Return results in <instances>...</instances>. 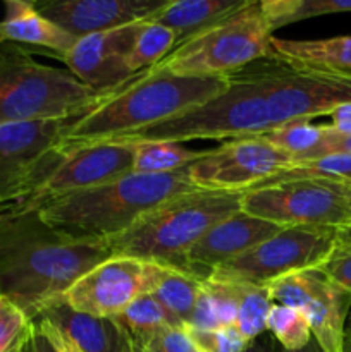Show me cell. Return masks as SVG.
I'll return each mask as SVG.
<instances>
[{
    "label": "cell",
    "instance_id": "cell-1",
    "mask_svg": "<svg viewBox=\"0 0 351 352\" xmlns=\"http://www.w3.org/2000/svg\"><path fill=\"white\" fill-rule=\"evenodd\" d=\"M226 78L227 88L210 102L109 143L258 138L351 103V78L312 71L272 50Z\"/></svg>",
    "mask_w": 351,
    "mask_h": 352
},
{
    "label": "cell",
    "instance_id": "cell-2",
    "mask_svg": "<svg viewBox=\"0 0 351 352\" xmlns=\"http://www.w3.org/2000/svg\"><path fill=\"white\" fill-rule=\"evenodd\" d=\"M110 256L105 243L67 239L33 208L0 213V296L31 320Z\"/></svg>",
    "mask_w": 351,
    "mask_h": 352
},
{
    "label": "cell",
    "instance_id": "cell-3",
    "mask_svg": "<svg viewBox=\"0 0 351 352\" xmlns=\"http://www.w3.org/2000/svg\"><path fill=\"white\" fill-rule=\"evenodd\" d=\"M226 88V76H178L151 67L76 120L57 148L109 143L124 134L182 116L215 98Z\"/></svg>",
    "mask_w": 351,
    "mask_h": 352
},
{
    "label": "cell",
    "instance_id": "cell-4",
    "mask_svg": "<svg viewBox=\"0 0 351 352\" xmlns=\"http://www.w3.org/2000/svg\"><path fill=\"white\" fill-rule=\"evenodd\" d=\"M186 168L172 174L131 172L107 184L58 196L33 210L67 239L105 243L151 210L196 191Z\"/></svg>",
    "mask_w": 351,
    "mask_h": 352
},
{
    "label": "cell",
    "instance_id": "cell-5",
    "mask_svg": "<svg viewBox=\"0 0 351 352\" xmlns=\"http://www.w3.org/2000/svg\"><path fill=\"white\" fill-rule=\"evenodd\" d=\"M117 89L96 91L21 45L0 43V126L83 117Z\"/></svg>",
    "mask_w": 351,
    "mask_h": 352
},
{
    "label": "cell",
    "instance_id": "cell-6",
    "mask_svg": "<svg viewBox=\"0 0 351 352\" xmlns=\"http://www.w3.org/2000/svg\"><path fill=\"white\" fill-rule=\"evenodd\" d=\"M243 192L196 191L164 203L105 241L112 256H134L182 268L188 251L220 220L241 210Z\"/></svg>",
    "mask_w": 351,
    "mask_h": 352
},
{
    "label": "cell",
    "instance_id": "cell-7",
    "mask_svg": "<svg viewBox=\"0 0 351 352\" xmlns=\"http://www.w3.org/2000/svg\"><path fill=\"white\" fill-rule=\"evenodd\" d=\"M272 33L262 2L243 0L236 9L178 45L155 67L178 76H227L267 55Z\"/></svg>",
    "mask_w": 351,
    "mask_h": 352
},
{
    "label": "cell",
    "instance_id": "cell-8",
    "mask_svg": "<svg viewBox=\"0 0 351 352\" xmlns=\"http://www.w3.org/2000/svg\"><path fill=\"white\" fill-rule=\"evenodd\" d=\"M337 236L336 227H286L246 253L213 268L205 278L267 287L286 275L317 270L336 248Z\"/></svg>",
    "mask_w": 351,
    "mask_h": 352
},
{
    "label": "cell",
    "instance_id": "cell-9",
    "mask_svg": "<svg viewBox=\"0 0 351 352\" xmlns=\"http://www.w3.org/2000/svg\"><path fill=\"white\" fill-rule=\"evenodd\" d=\"M351 186L323 179H284L241 196V212L281 227L350 226Z\"/></svg>",
    "mask_w": 351,
    "mask_h": 352
},
{
    "label": "cell",
    "instance_id": "cell-10",
    "mask_svg": "<svg viewBox=\"0 0 351 352\" xmlns=\"http://www.w3.org/2000/svg\"><path fill=\"white\" fill-rule=\"evenodd\" d=\"M169 265L134 256H110L74 282L62 299L76 311L116 318L131 302L151 294Z\"/></svg>",
    "mask_w": 351,
    "mask_h": 352
},
{
    "label": "cell",
    "instance_id": "cell-11",
    "mask_svg": "<svg viewBox=\"0 0 351 352\" xmlns=\"http://www.w3.org/2000/svg\"><path fill=\"white\" fill-rule=\"evenodd\" d=\"M292 164L291 155L258 136L231 140L206 150L186 170L191 184L200 191L246 192Z\"/></svg>",
    "mask_w": 351,
    "mask_h": 352
},
{
    "label": "cell",
    "instance_id": "cell-12",
    "mask_svg": "<svg viewBox=\"0 0 351 352\" xmlns=\"http://www.w3.org/2000/svg\"><path fill=\"white\" fill-rule=\"evenodd\" d=\"M272 305L295 308L308 320L312 337L322 352H344V333L351 313V294L319 270L286 275L267 285Z\"/></svg>",
    "mask_w": 351,
    "mask_h": 352
},
{
    "label": "cell",
    "instance_id": "cell-13",
    "mask_svg": "<svg viewBox=\"0 0 351 352\" xmlns=\"http://www.w3.org/2000/svg\"><path fill=\"white\" fill-rule=\"evenodd\" d=\"M57 160L48 168L26 208H38L58 196L96 188L133 172V144L95 143L57 148Z\"/></svg>",
    "mask_w": 351,
    "mask_h": 352
},
{
    "label": "cell",
    "instance_id": "cell-14",
    "mask_svg": "<svg viewBox=\"0 0 351 352\" xmlns=\"http://www.w3.org/2000/svg\"><path fill=\"white\" fill-rule=\"evenodd\" d=\"M141 24L143 21L78 38L71 50L54 57L64 62L74 78L96 91L120 88L138 76L131 74L127 55Z\"/></svg>",
    "mask_w": 351,
    "mask_h": 352
},
{
    "label": "cell",
    "instance_id": "cell-15",
    "mask_svg": "<svg viewBox=\"0 0 351 352\" xmlns=\"http://www.w3.org/2000/svg\"><path fill=\"white\" fill-rule=\"evenodd\" d=\"M167 0H45L34 2L47 19L74 38L148 21Z\"/></svg>",
    "mask_w": 351,
    "mask_h": 352
},
{
    "label": "cell",
    "instance_id": "cell-16",
    "mask_svg": "<svg viewBox=\"0 0 351 352\" xmlns=\"http://www.w3.org/2000/svg\"><path fill=\"white\" fill-rule=\"evenodd\" d=\"M282 229L284 227L265 222L240 210L215 223L188 251L181 270L205 278L213 268L246 253L262 241L281 232Z\"/></svg>",
    "mask_w": 351,
    "mask_h": 352
},
{
    "label": "cell",
    "instance_id": "cell-17",
    "mask_svg": "<svg viewBox=\"0 0 351 352\" xmlns=\"http://www.w3.org/2000/svg\"><path fill=\"white\" fill-rule=\"evenodd\" d=\"M34 320L57 327L83 352H136L131 337L116 318L76 311L62 298L45 306Z\"/></svg>",
    "mask_w": 351,
    "mask_h": 352
},
{
    "label": "cell",
    "instance_id": "cell-18",
    "mask_svg": "<svg viewBox=\"0 0 351 352\" xmlns=\"http://www.w3.org/2000/svg\"><path fill=\"white\" fill-rule=\"evenodd\" d=\"M6 14L0 21V43L34 45L62 55L78 41L72 34L62 30L36 9L34 2L7 0Z\"/></svg>",
    "mask_w": 351,
    "mask_h": 352
},
{
    "label": "cell",
    "instance_id": "cell-19",
    "mask_svg": "<svg viewBox=\"0 0 351 352\" xmlns=\"http://www.w3.org/2000/svg\"><path fill=\"white\" fill-rule=\"evenodd\" d=\"M270 50L312 71L351 78V36L320 40H286L274 36Z\"/></svg>",
    "mask_w": 351,
    "mask_h": 352
},
{
    "label": "cell",
    "instance_id": "cell-20",
    "mask_svg": "<svg viewBox=\"0 0 351 352\" xmlns=\"http://www.w3.org/2000/svg\"><path fill=\"white\" fill-rule=\"evenodd\" d=\"M241 2L243 0H167L148 21L169 28L176 34L178 47L236 9Z\"/></svg>",
    "mask_w": 351,
    "mask_h": 352
},
{
    "label": "cell",
    "instance_id": "cell-21",
    "mask_svg": "<svg viewBox=\"0 0 351 352\" xmlns=\"http://www.w3.org/2000/svg\"><path fill=\"white\" fill-rule=\"evenodd\" d=\"M202 284L203 278L198 275L171 267L151 294L164 306L176 325L188 329L198 302Z\"/></svg>",
    "mask_w": 351,
    "mask_h": 352
},
{
    "label": "cell",
    "instance_id": "cell-22",
    "mask_svg": "<svg viewBox=\"0 0 351 352\" xmlns=\"http://www.w3.org/2000/svg\"><path fill=\"white\" fill-rule=\"evenodd\" d=\"M236 287L227 282L203 278L198 302L188 329L217 330L236 325Z\"/></svg>",
    "mask_w": 351,
    "mask_h": 352
},
{
    "label": "cell",
    "instance_id": "cell-23",
    "mask_svg": "<svg viewBox=\"0 0 351 352\" xmlns=\"http://www.w3.org/2000/svg\"><path fill=\"white\" fill-rule=\"evenodd\" d=\"M134 146L133 172L138 174H172L189 167L206 150H191L172 141H143L127 143Z\"/></svg>",
    "mask_w": 351,
    "mask_h": 352
},
{
    "label": "cell",
    "instance_id": "cell-24",
    "mask_svg": "<svg viewBox=\"0 0 351 352\" xmlns=\"http://www.w3.org/2000/svg\"><path fill=\"white\" fill-rule=\"evenodd\" d=\"M116 320L133 340L134 351L140 349L148 339H151L160 330L167 327H178L153 294L138 298L123 313H119Z\"/></svg>",
    "mask_w": 351,
    "mask_h": 352
},
{
    "label": "cell",
    "instance_id": "cell-25",
    "mask_svg": "<svg viewBox=\"0 0 351 352\" xmlns=\"http://www.w3.org/2000/svg\"><path fill=\"white\" fill-rule=\"evenodd\" d=\"M174 47L176 34L169 28L151 21H143L127 55V67L131 74L136 76L160 64L174 50Z\"/></svg>",
    "mask_w": 351,
    "mask_h": 352
},
{
    "label": "cell",
    "instance_id": "cell-26",
    "mask_svg": "<svg viewBox=\"0 0 351 352\" xmlns=\"http://www.w3.org/2000/svg\"><path fill=\"white\" fill-rule=\"evenodd\" d=\"M264 12L272 31L326 14L351 12V0H264Z\"/></svg>",
    "mask_w": 351,
    "mask_h": 352
},
{
    "label": "cell",
    "instance_id": "cell-27",
    "mask_svg": "<svg viewBox=\"0 0 351 352\" xmlns=\"http://www.w3.org/2000/svg\"><path fill=\"white\" fill-rule=\"evenodd\" d=\"M234 287H236L237 301L234 327L244 340L251 342L267 333V316L272 308L270 296H268L267 287L246 284H234Z\"/></svg>",
    "mask_w": 351,
    "mask_h": 352
},
{
    "label": "cell",
    "instance_id": "cell-28",
    "mask_svg": "<svg viewBox=\"0 0 351 352\" xmlns=\"http://www.w3.org/2000/svg\"><path fill=\"white\" fill-rule=\"evenodd\" d=\"M284 179H323V181L343 182V184L351 186V153H332L312 158V160L295 162L262 186L268 182L284 181Z\"/></svg>",
    "mask_w": 351,
    "mask_h": 352
},
{
    "label": "cell",
    "instance_id": "cell-29",
    "mask_svg": "<svg viewBox=\"0 0 351 352\" xmlns=\"http://www.w3.org/2000/svg\"><path fill=\"white\" fill-rule=\"evenodd\" d=\"M310 122L312 120H298V122L286 124V126L277 127V129L270 131L260 138H264L265 141L274 144L279 150L291 155L295 162L308 160L326 136V124L313 126Z\"/></svg>",
    "mask_w": 351,
    "mask_h": 352
},
{
    "label": "cell",
    "instance_id": "cell-30",
    "mask_svg": "<svg viewBox=\"0 0 351 352\" xmlns=\"http://www.w3.org/2000/svg\"><path fill=\"white\" fill-rule=\"evenodd\" d=\"M267 332L288 352H298L312 342L308 320L301 311L289 306L272 305L267 316Z\"/></svg>",
    "mask_w": 351,
    "mask_h": 352
},
{
    "label": "cell",
    "instance_id": "cell-31",
    "mask_svg": "<svg viewBox=\"0 0 351 352\" xmlns=\"http://www.w3.org/2000/svg\"><path fill=\"white\" fill-rule=\"evenodd\" d=\"M34 336V322L6 296H0V352H23Z\"/></svg>",
    "mask_w": 351,
    "mask_h": 352
},
{
    "label": "cell",
    "instance_id": "cell-32",
    "mask_svg": "<svg viewBox=\"0 0 351 352\" xmlns=\"http://www.w3.org/2000/svg\"><path fill=\"white\" fill-rule=\"evenodd\" d=\"M186 332L198 352H244L250 344L241 337L236 327L217 330L186 329Z\"/></svg>",
    "mask_w": 351,
    "mask_h": 352
},
{
    "label": "cell",
    "instance_id": "cell-33",
    "mask_svg": "<svg viewBox=\"0 0 351 352\" xmlns=\"http://www.w3.org/2000/svg\"><path fill=\"white\" fill-rule=\"evenodd\" d=\"M317 270L326 275L337 287L351 294V244L343 243L337 236L336 248Z\"/></svg>",
    "mask_w": 351,
    "mask_h": 352
},
{
    "label": "cell",
    "instance_id": "cell-34",
    "mask_svg": "<svg viewBox=\"0 0 351 352\" xmlns=\"http://www.w3.org/2000/svg\"><path fill=\"white\" fill-rule=\"evenodd\" d=\"M136 352H198L186 329L167 327L148 339Z\"/></svg>",
    "mask_w": 351,
    "mask_h": 352
},
{
    "label": "cell",
    "instance_id": "cell-35",
    "mask_svg": "<svg viewBox=\"0 0 351 352\" xmlns=\"http://www.w3.org/2000/svg\"><path fill=\"white\" fill-rule=\"evenodd\" d=\"M332 153H351V136L337 134L336 131L330 129L329 124H326V136H323L319 148L313 151L312 158H319L323 157V155ZM312 158H308V160H312Z\"/></svg>",
    "mask_w": 351,
    "mask_h": 352
},
{
    "label": "cell",
    "instance_id": "cell-36",
    "mask_svg": "<svg viewBox=\"0 0 351 352\" xmlns=\"http://www.w3.org/2000/svg\"><path fill=\"white\" fill-rule=\"evenodd\" d=\"M34 327H36L38 332L48 340V344L52 346V349L55 352H83L79 351V347L74 342L67 339L57 327H54L52 323L45 322V320H34Z\"/></svg>",
    "mask_w": 351,
    "mask_h": 352
},
{
    "label": "cell",
    "instance_id": "cell-37",
    "mask_svg": "<svg viewBox=\"0 0 351 352\" xmlns=\"http://www.w3.org/2000/svg\"><path fill=\"white\" fill-rule=\"evenodd\" d=\"M329 126L330 129L336 131L337 134L351 136V103H344V105L332 110Z\"/></svg>",
    "mask_w": 351,
    "mask_h": 352
},
{
    "label": "cell",
    "instance_id": "cell-38",
    "mask_svg": "<svg viewBox=\"0 0 351 352\" xmlns=\"http://www.w3.org/2000/svg\"><path fill=\"white\" fill-rule=\"evenodd\" d=\"M244 352H284V349H282V347L275 342L274 337L267 332L264 333V336L258 337V339L251 340Z\"/></svg>",
    "mask_w": 351,
    "mask_h": 352
},
{
    "label": "cell",
    "instance_id": "cell-39",
    "mask_svg": "<svg viewBox=\"0 0 351 352\" xmlns=\"http://www.w3.org/2000/svg\"><path fill=\"white\" fill-rule=\"evenodd\" d=\"M30 347H31V352H55L54 349H52L50 344H48V340L45 339L40 332H38L36 327H34V336H33V339H31Z\"/></svg>",
    "mask_w": 351,
    "mask_h": 352
},
{
    "label": "cell",
    "instance_id": "cell-40",
    "mask_svg": "<svg viewBox=\"0 0 351 352\" xmlns=\"http://www.w3.org/2000/svg\"><path fill=\"white\" fill-rule=\"evenodd\" d=\"M344 352H351V313L348 316L346 333H344Z\"/></svg>",
    "mask_w": 351,
    "mask_h": 352
},
{
    "label": "cell",
    "instance_id": "cell-41",
    "mask_svg": "<svg viewBox=\"0 0 351 352\" xmlns=\"http://www.w3.org/2000/svg\"><path fill=\"white\" fill-rule=\"evenodd\" d=\"M339 241L351 244V223H350V226H346V227H341V229H339Z\"/></svg>",
    "mask_w": 351,
    "mask_h": 352
},
{
    "label": "cell",
    "instance_id": "cell-42",
    "mask_svg": "<svg viewBox=\"0 0 351 352\" xmlns=\"http://www.w3.org/2000/svg\"><path fill=\"white\" fill-rule=\"evenodd\" d=\"M284 352H288V351H284ZM298 352H322V351H320L319 347H317V344H315V346H312V342H310L308 346L305 347V349H301V351H298Z\"/></svg>",
    "mask_w": 351,
    "mask_h": 352
},
{
    "label": "cell",
    "instance_id": "cell-43",
    "mask_svg": "<svg viewBox=\"0 0 351 352\" xmlns=\"http://www.w3.org/2000/svg\"><path fill=\"white\" fill-rule=\"evenodd\" d=\"M350 223H351V192H350Z\"/></svg>",
    "mask_w": 351,
    "mask_h": 352
},
{
    "label": "cell",
    "instance_id": "cell-44",
    "mask_svg": "<svg viewBox=\"0 0 351 352\" xmlns=\"http://www.w3.org/2000/svg\"><path fill=\"white\" fill-rule=\"evenodd\" d=\"M23 352H31V347H30V344H28V346H26V349H24Z\"/></svg>",
    "mask_w": 351,
    "mask_h": 352
}]
</instances>
